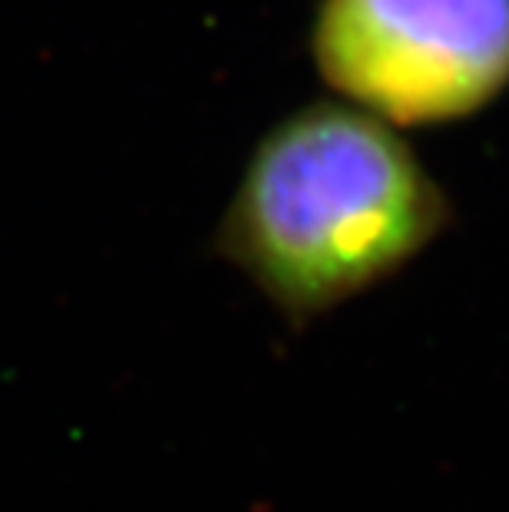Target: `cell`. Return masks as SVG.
I'll return each instance as SVG.
<instances>
[{
	"instance_id": "7a4b0ae2",
	"label": "cell",
	"mask_w": 509,
	"mask_h": 512,
	"mask_svg": "<svg viewBox=\"0 0 509 512\" xmlns=\"http://www.w3.org/2000/svg\"><path fill=\"white\" fill-rule=\"evenodd\" d=\"M314 57L377 119L450 123L509 86V0H321Z\"/></svg>"
},
{
	"instance_id": "6da1fadb",
	"label": "cell",
	"mask_w": 509,
	"mask_h": 512,
	"mask_svg": "<svg viewBox=\"0 0 509 512\" xmlns=\"http://www.w3.org/2000/svg\"><path fill=\"white\" fill-rule=\"evenodd\" d=\"M447 222V195L381 119L318 103L255 149L219 252L301 324L400 271Z\"/></svg>"
}]
</instances>
